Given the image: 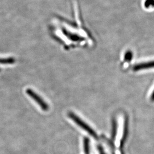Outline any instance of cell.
<instances>
[{
  "label": "cell",
  "mask_w": 154,
  "mask_h": 154,
  "mask_svg": "<svg viewBox=\"0 0 154 154\" xmlns=\"http://www.w3.org/2000/svg\"><path fill=\"white\" fill-rule=\"evenodd\" d=\"M128 118L127 117H126L125 120V124H124V128L123 136L122 139L120 143V148H122L124 144L125 143V140L126 139L127 134H128Z\"/></svg>",
  "instance_id": "4"
},
{
  "label": "cell",
  "mask_w": 154,
  "mask_h": 154,
  "mask_svg": "<svg viewBox=\"0 0 154 154\" xmlns=\"http://www.w3.org/2000/svg\"><path fill=\"white\" fill-rule=\"evenodd\" d=\"M26 92L27 94L28 95V96H30L32 99H33L35 101V102H36L41 107V109H42L43 110H48L49 109L48 105L34 90H32L31 89L28 88L27 89Z\"/></svg>",
  "instance_id": "2"
},
{
  "label": "cell",
  "mask_w": 154,
  "mask_h": 154,
  "mask_svg": "<svg viewBox=\"0 0 154 154\" xmlns=\"http://www.w3.org/2000/svg\"><path fill=\"white\" fill-rule=\"evenodd\" d=\"M68 116L70 117L72 120H73L79 126L84 130L86 132H87L89 134H90L91 136L94 137L95 139L97 140L98 139L97 134L95 132L94 130L91 128V127L88 125L87 124L83 121L81 118H79L78 116L74 113L73 112H70L68 113Z\"/></svg>",
  "instance_id": "1"
},
{
  "label": "cell",
  "mask_w": 154,
  "mask_h": 154,
  "mask_svg": "<svg viewBox=\"0 0 154 154\" xmlns=\"http://www.w3.org/2000/svg\"><path fill=\"white\" fill-rule=\"evenodd\" d=\"M0 70H1V69H0Z\"/></svg>",
  "instance_id": "12"
},
{
  "label": "cell",
  "mask_w": 154,
  "mask_h": 154,
  "mask_svg": "<svg viewBox=\"0 0 154 154\" xmlns=\"http://www.w3.org/2000/svg\"><path fill=\"white\" fill-rule=\"evenodd\" d=\"M154 68V61H149L147 63H141L134 66L133 69L134 71H138L140 70Z\"/></svg>",
  "instance_id": "3"
},
{
  "label": "cell",
  "mask_w": 154,
  "mask_h": 154,
  "mask_svg": "<svg viewBox=\"0 0 154 154\" xmlns=\"http://www.w3.org/2000/svg\"><path fill=\"white\" fill-rule=\"evenodd\" d=\"M15 59L13 57L7 58H0V64H13L15 63Z\"/></svg>",
  "instance_id": "6"
},
{
  "label": "cell",
  "mask_w": 154,
  "mask_h": 154,
  "mask_svg": "<svg viewBox=\"0 0 154 154\" xmlns=\"http://www.w3.org/2000/svg\"><path fill=\"white\" fill-rule=\"evenodd\" d=\"M117 131V123L116 120L115 118L113 119L112 120V140L115 139L116 136Z\"/></svg>",
  "instance_id": "5"
},
{
  "label": "cell",
  "mask_w": 154,
  "mask_h": 154,
  "mask_svg": "<svg viewBox=\"0 0 154 154\" xmlns=\"http://www.w3.org/2000/svg\"><path fill=\"white\" fill-rule=\"evenodd\" d=\"M125 60L126 61H131L133 57L132 52L131 51H128L125 54Z\"/></svg>",
  "instance_id": "8"
},
{
  "label": "cell",
  "mask_w": 154,
  "mask_h": 154,
  "mask_svg": "<svg viewBox=\"0 0 154 154\" xmlns=\"http://www.w3.org/2000/svg\"><path fill=\"white\" fill-rule=\"evenodd\" d=\"M89 139L87 137H85L84 139V147L85 154H90V147H89Z\"/></svg>",
  "instance_id": "7"
},
{
  "label": "cell",
  "mask_w": 154,
  "mask_h": 154,
  "mask_svg": "<svg viewBox=\"0 0 154 154\" xmlns=\"http://www.w3.org/2000/svg\"><path fill=\"white\" fill-rule=\"evenodd\" d=\"M151 100L152 101H154V92L152 93V94Z\"/></svg>",
  "instance_id": "11"
},
{
  "label": "cell",
  "mask_w": 154,
  "mask_h": 154,
  "mask_svg": "<svg viewBox=\"0 0 154 154\" xmlns=\"http://www.w3.org/2000/svg\"><path fill=\"white\" fill-rule=\"evenodd\" d=\"M145 7L146 8L154 7V0H146L145 2Z\"/></svg>",
  "instance_id": "9"
},
{
  "label": "cell",
  "mask_w": 154,
  "mask_h": 154,
  "mask_svg": "<svg viewBox=\"0 0 154 154\" xmlns=\"http://www.w3.org/2000/svg\"><path fill=\"white\" fill-rule=\"evenodd\" d=\"M98 150H99V153H100V154H105V152H104L103 149V148H102L101 146L98 145Z\"/></svg>",
  "instance_id": "10"
}]
</instances>
